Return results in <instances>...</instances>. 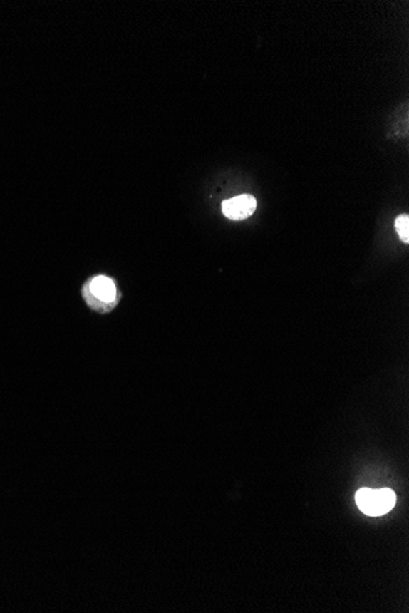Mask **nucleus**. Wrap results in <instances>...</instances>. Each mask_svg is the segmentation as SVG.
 <instances>
[{"label": "nucleus", "mask_w": 409, "mask_h": 613, "mask_svg": "<svg viewBox=\"0 0 409 613\" xmlns=\"http://www.w3.org/2000/svg\"><path fill=\"white\" fill-rule=\"evenodd\" d=\"M356 503L359 510L371 517L388 513L396 505V493L390 488H361L356 493Z\"/></svg>", "instance_id": "obj_1"}, {"label": "nucleus", "mask_w": 409, "mask_h": 613, "mask_svg": "<svg viewBox=\"0 0 409 613\" xmlns=\"http://www.w3.org/2000/svg\"><path fill=\"white\" fill-rule=\"evenodd\" d=\"M396 230L400 235V240L408 244L409 242V216L408 215H400L397 217Z\"/></svg>", "instance_id": "obj_4"}, {"label": "nucleus", "mask_w": 409, "mask_h": 613, "mask_svg": "<svg viewBox=\"0 0 409 613\" xmlns=\"http://www.w3.org/2000/svg\"><path fill=\"white\" fill-rule=\"evenodd\" d=\"M257 205V200L252 195H240L222 203L223 215L229 220H245L253 215Z\"/></svg>", "instance_id": "obj_2"}, {"label": "nucleus", "mask_w": 409, "mask_h": 613, "mask_svg": "<svg viewBox=\"0 0 409 613\" xmlns=\"http://www.w3.org/2000/svg\"><path fill=\"white\" fill-rule=\"evenodd\" d=\"M88 294L91 298L103 305H110L117 299V289L113 281L107 277H96L88 285Z\"/></svg>", "instance_id": "obj_3"}]
</instances>
